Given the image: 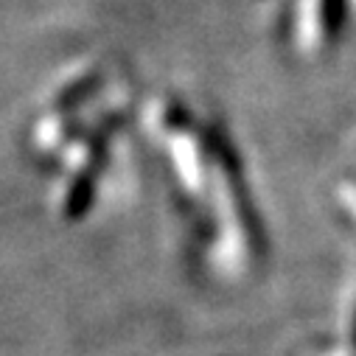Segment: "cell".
Masks as SVG:
<instances>
[{
  "instance_id": "6da1fadb",
  "label": "cell",
  "mask_w": 356,
  "mask_h": 356,
  "mask_svg": "<svg viewBox=\"0 0 356 356\" xmlns=\"http://www.w3.org/2000/svg\"><path fill=\"white\" fill-rule=\"evenodd\" d=\"M353 339H356V323H353Z\"/></svg>"
}]
</instances>
